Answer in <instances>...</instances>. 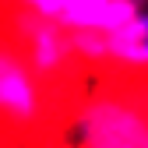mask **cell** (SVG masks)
<instances>
[{"instance_id": "8992f818", "label": "cell", "mask_w": 148, "mask_h": 148, "mask_svg": "<svg viewBox=\"0 0 148 148\" xmlns=\"http://www.w3.org/2000/svg\"><path fill=\"white\" fill-rule=\"evenodd\" d=\"M71 35V49L85 67H106L109 57H106V32L99 28H67Z\"/></svg>"}, {"instance_id": "6da1fadb", "label": "cell", "mask_w": 148, "mask_h": 148, "mask_svg": "<svg viewBox=\"0 0 148 148\" xmlns=\"http://www.w3.org/2000/svg\"><path fill=\"white\" fill-rule=\"evenodd\" d=\"M71 120L74 109L35 78L11 32H0V138H57Z\"/></svg>"}, {"instance_id": "277c9868", "label": "cell", "mask_w": 148, "mask_h": 148, "mask_svg": "<svg viewBox=\"0 0 148 148\" xmlns=\"http://www.w3.org/2000/svg\"><path fill=\"white\" fill-rule=\"evenodd\" d=\"M106 57L109 67H120L127 74L148 71V7H138L134 18L106 32Z\"/></svg>"}, {"instance_id": "3957f363", "label": "cell", "mask_w": 148, "mask_h": 148, "mask_svg": "<svg viewBox=\"0 0 148 148\" xmlns=\"http://www.w3.org/2000/svg\"><path fill=\"white\" fill-rule=\"evenodd\" d=\"M78 148H148V109L141 106L134 81L102 85L74 113Z\"/></svg>"}, {"instance_id": "7a4b0ae2", "label": "cell", "mask_w": 148, "mask_h": 148, "mask_svg": "<svg viewBox=\"0 0 148 148\" xmlns=\"http://www.w3.org/2000/svg\"><path fill=\"white\" fill-rule=\"evenodd\" d=\"M11 7V39L18 42L21 57L28 60V67L35 71L53 95H57L64 106L78 109V99H81V81H85V64L74 57L71 49V35L60 21L53 18H42L35 11H25L18 4H7Z\"/></svg>"}, {"instance_id": "52a82bcc", "label": "cell", "mask_w": 148, "mask_h": 148, "mask_svg": "<svg viewBox=\"0 0 148 148\" xmlns=\"http://www.w3.org/2000/svg\"><path fill=\"white\" fill-rule=\"evenodd\" d=\"M134 92H138V99H141V106L148 109V81H145V85H138V81H134Z\"/></svg>"}, {"instance_id": "5b68a950", "label": "cell", "mask_w": 148, "mask_h": 148, "mask_svg": "<svg viewBox=\"0 0 148 148\" xmlns=\"http://www.w3.org/2000/svg\"><path fill=\"white\" fill-rule=\"evenodd\" d=\"M11 4L53 18L64 28H99L106 11V0H11Z\"/></svg>"}]
</instances>
